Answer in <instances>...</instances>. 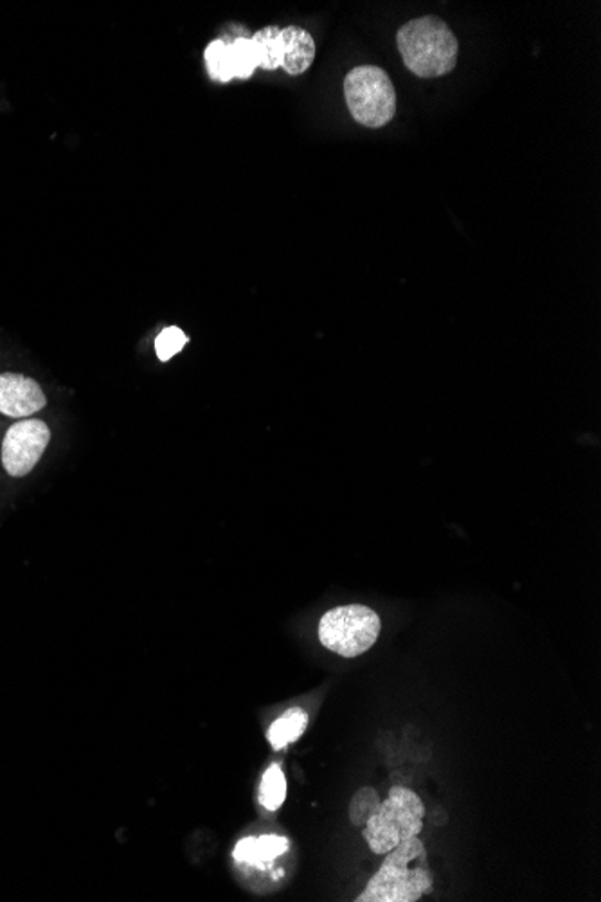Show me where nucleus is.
Masks as SVG:
<instances>
[{
    "label": "nucleus",
    "instance_id": "11",
    "mask_svg": "<svg viewBox=\"0 0 601 902\" xmlns=\"http://www.w3.org/2000/svg\"><path fill=\"white\" fill-rule=\"evenodd\" d=\"M256 55H258V67L265 70H274L281 67V56H283V44H281V30L276 25H269L259 30L251 38Z\"/></svg>",
    "mask_w": 601,
    "mask_h": 902
},
{
    "label": "nucleus",
    "instance_id": "1",
    "mask_svg": "<svg viewBox=\"0 0 601 902\" xmlns=\"http://www.w3.org/2000/svg\"><path fill=\"white\" fill-rule=\"evenodd\" d=\"M382 867L369 879L357 902H416L433 892V873L429 870L427 850L420 839L400 843Z\"/></svg>",
    "mask_w": 601,
    "mask_h": 902
},
{
    "label": "nucleus",
    "instance_id": "3",
    "mask_svg": "<svg viewBox=\"0 0 601 902\" xmlns=\"http://www.w3.org/2000/svg\"><path fill=\"white\" fill-rule=\"evenodd\" d=\"M425 808L408 788H393L364 825V838L378 856H386L405 839L422 833Z\"/></svg>",
    "mask_w": 601,
    "mask_h": 902
},
{
    "label": "nucleus",
    "instance_id": "15",
    "mask_svg": "<svg viewBox=\"0 0 601 902\" xmlns=\"http://www.w3.org/2000/svg\"><path fill=\"white\" fill-rule=\"evenodd\" d=\"M380 800L375 789L364 788L355 793L352 805H349V817L357 827H364L368 823L369 817L377 813Z\"/></svg>",
    "mask_w": 601,
    "mask_h": 902
},
{
    "label": "nucleus",
    "instance_id": "10",
    "mask_svg": "<svg viewBox=\"0 0 601 902\" xmlns=\"http://www.w3.org/2000/svg\"><path fill=\"white\" fill-rule=\"evenodd\" d=\"M309 726V715L304 710L292 709L283 713L278 721H274L267 733L270 746L274 749H283L289 744L296 743Z\"/></svg>",
    "mask_w": 601,
    "mask_h": 902
},
{
    "label": "nucleus",
    "instance_id": "9",
    "mask_svg": "<svg viewBox=\"0 0 601 902\" xmlns=\"http://www.w3.org/2000/svg\"><path fill=\"white\" fill-rule=\"evenodd\" d=\"M289 847V839L265 834L259 838H245L238 842V845L234 847L233 858L238 862L259 865V862L274 861L281 854L287 853Z\"/></svg>",
    "mask_w": 601,
    "mask_h": 902
},
{
    "label": "nucleus",
    "instance_id": "14",
    "mask_svg": "<svg viewBox=\"0 0 601 902\" xmlns=\"http://www.w3.org/2000/svg\"><path fill=\"white\" fill-rule=\"evenodd\" d=\"M205 65H208L209 76L213 80L231 81L234 78L233 62H231V51L224 41H214L205 49Z\"/></svg>",
    "mask_w": 601,
    "mask_h": 902
},
{
    "label": "nucleus",
    "instance_id": "16",
    "mask_svg": "<svg viewBox=\"0 0 601 902\" xmlns=\"http://www.w3.org/2000/svg\"><path fill=\"white\" fill-rule=\"evenodd\" d=\"M188 335L179 328V326H168L163 330L157 339H155V352L159 355L163 363H168L174 355L179 354L180 349L188 344Z\"/></svg>",
    "mask_w": 601,
    "mask_h": 902
},
{
    "label": "nucleus",
    "instance_id": "7",
    "mask_svg": "<svg viewBox=\"0 0 601 902\" xmlns=\"http://www.w3.org/2000/svg\"><path fill=\"white\" fill-rule=\"evenodd\" d=\"M47 405L44 389L21 374H0V413L10 419H30Z\"/></svg>",
    "mask_w": 601,
    "mask_h": 902
},
{
    "label": "nucleus",
    "instance_id": "13",
    "mask_svg": "<svg viewBox=\"0 0 601 902\" xmlns=\"http://www.w3.org/2000/svg\"><path fill=\"white\" fill-rule=\"evenodd\" d=\"M231 51V62H233L234 78L247 80L253 76L254 69L258 67V55L251 38L240 36L233 44H229Z\"/></svg>",
    "mask_w": 601,
    "mask_h": 902
},
{
    "label": "nucleus",
    "instance_id": "5",
    "mask_svg": "<svg viewBox=\"0 0 601 902\" xmlns=\"http://www.w3.org/2000/svg\"><path fill=\"white\" fill-rule=\"evenodd\" d=\"M380 619L366 605H343L324 614L319 622V639L343 658H357L374 647L380 634Z\"/></svg>",
    "mask_w": 601,
    "mask_h": 902
},
{
    "label": "nucleus",
    "instance_id": "4",
    "mask_svg": "<svg viewBox=\"0 0 601 902\" xmlns=\"http://www.w3.org/2000/svg\"><path fill=\"white\" fill-rule=\"evenodd\" d=\"M349 114L358 125L382 129L397 114V90L388 73L377 65H358L344 78Z\"/></svg>",
    "mask_w": 601,
    "mask_h": 902
},
{
    "label": "nucleus",
    "instance_id": "2",
    "mask_svg": "<svg viewBox=\"0 0 601 902\" xmlns=\"http://www.w3.org/2000/svg\"><path fill=\"white\" fill-rule=\"evenodd\" d=\"M397 44L403 64L418 78H439L456 67L459 44L447 22L437 16H422L403 24Z\"/></svg>",
    "mask_w": 601,
    "mask_h": 902
},
{
    "label": "nucleus",
    "instance_id": "6",
    "mask_svg": "<svg viewBox=\"0 0 601 902\" xmlns=\"http://www.w3.org/2000/svg\"><path fill=\"white\" fill-rule=\"evenodd\" d=\"M51 431L42 420H21L11 425L2 442V465L13 478H24L44 456Z\"/></svg>",
    "mask_w": 601,
    "mask_h": 902
},
{
    "label": "nucleus",
    "instance_id": "12",
    "mask_svg": "<svg viewBox=\"0 0 601 902\" xmlns=\"http://www.w3.org/2000/svg\"><path fill=\"white\" fill-rule=\"evenodd\" d=\"M287 798V778L278 764H272L265 771L261 783H259V803L267 811H278L283 805Z\"/></svg>",
    "mask_w": 601,
    "mask_h": 902
},
{
    "label": "nucleus",
    "instance_id": "8",
    "mask_svg": "<svg viewBox=\"0 0 601 902\" xmlns=\"http://www.w3.org/2000/svg\"><path fill=\"white\" fill-rule=\"evenodd\" d=\"M281 44H283L281 67L285 73L290 76L307 73L315 58V42L309 31L290 25L287 30H281Z\"/></svg>",
    "mask_w": 601,
    "mask_h": 902
}]
</instances>
